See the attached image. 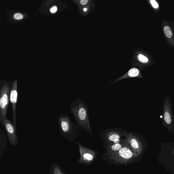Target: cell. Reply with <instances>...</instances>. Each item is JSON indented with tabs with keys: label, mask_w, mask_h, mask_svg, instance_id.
<instances>
[{
	"label": "cell",
	"mask_w": 174,
	"mask_h": 174,
	"mask_svg": "<svg viewBox=\"0 0 174 174\" xmlns=\"http://www.w3.org/2000/svg\"><path fill=\"white\" fill-rule=\"evenodd\" d=\"M125 141L134 152L140 155L143 153L144 150L143 142L136 134L129 132Z\"/></svg>",
	"instance_id": "obj_8"
},
{
	"label": "cell",
	"mask_w": 174,
	"mask_h": 174,
	"mask_svg": "<svg viewBox=\"0 0 174 174\" xmlns=\"http://www.w3.org/2000/svg\"><path fill=\"white\" fill-rule=\"evenodd\" d=\"M88 1V0H81L80 3L81 5H86Z\"/></svg>",
	"instance_id": "obj_20"
},
{
	"label": "cell",
	"mask_w": 174,
	"mask_h": 174,
	"mask_svg": "<svg viewBox=\"0 0 174 174\" xmlns=\"http://www.w3.org/2000/svg\"><path fill=\"white\" fill-rule=\"evenodd\" d=\"M76 144L78 145L80 158L78 162L82 165H89L95 160L97 153L95 151L81 145L79 142H76Z\"/></svg>",
	"instance_id": "obj_6"
},
{
	"label": "cell",
	"mask_w": 174,
	"mask_h": 174,
	"mask_svg": "<svg viewBox=\"0 0 174 174\" xmlns=\"http://www.w3.org/2000/svg\"><path fill=\"white\" fill-rule=\"evenodd\" d=\"M58 121L61 134L69 141L73 142L79 135V128L77 125L72 121L69 116L61 114L58 116Z\"/></svg>",
	"instance_id": "obj_3"
},
{
	"label": "cell",
	"mask_w": 174,
	"mask_h": 174,
	"mask_svg": "<svg viewBox=\"0 0 174 174\" xmlns=\"http://www.w3.org/2000/svg\"><path fill=\"white\" fill-rule=\"evenodd\" d=\"M138 60L140 62L144 63H147L148 61V59L147 57L141 54L139 55L138 56Z\"/></svg>",
	"instance_id": "obj_16"
},
{
	"label": "cell",
	"mask_w": 174,
	"mask_h": 174,
	"mask_svg": "<svg viewBox=\"0 0 174 174\" xmlns=\"http://www.w3.org/2000/svg\"><path fill=\"white\" fill-rule=\"evenodd\" d=\"M14 18L16 20H20L23 18V16L20 13H17L14 14Z\"/></svg>",
	"instance_id": "obj_18"
},
{
	"label": "cell",
	"mask_w": 174,
	"mask_h": 174,
	"mask_svg": "<svg viewBox=\"0 0 174 174\" xmlns=\"http://www.w3.org/2000/svg\"><path fill=\"white\" fill-rule=\"evenodd\" d=\"M129 132L117 127L101 131L100 136L105 149L109 146L125 141Z\"/></svg>",
	"instance_id": "obj_4"
},
{
	"label": "cell",
	"mask_w": 174,
	"mask_h": 174,
	"mask_svg": "<svg viewBox=\"0 0 174 174\" xmlns=\"http://www.w3.org/2000/svg\"><path fill=\"white\" fill-rule=\"evenodd\" d=\"M172 154H173L174 155V149L173 150Z\"/></svg>",
	"instance_id": "obj_22"
},
{
	"label": "cell",
	"mask_w": 174,
	"mask_h": 174,
	"mask_svg": "<svg viewBox=\"0 0 174 174\" xmlns=\"http://www.w3.org/2000/svg\"><path fill=\"white\" fill-rule=\"evenodd\" d=\"M12 82L1 80L0 83V123L2 125L7 118Z\"/></svg>",
	"instance_id": "obj_5"
},
{
	"label": "cell",
	"mask_w": 174,
	"mask_h": 174,
	"mask_svg": "<svg viewBox=\"0 0 174 174\" xmlns=\"http://www.w3.org/2000/svg\"><path fill=\"white\" fill-rule=\"evenodd\" d=\"M164 31L165 34L168 38H171L173 36V33H172L171 28L168 26H165L164 28Z\"/></svg>",
	"instance_id": "obj_15"
},
{
	"label": "cell",
	"mask_w": 174,
	"mask_h": 174,
	"mask_svg": "<svg viewBox=\"0 0 174 174\" xmlns=\"http://www.w3.org/2000/svg\"><path fill=\"white\" fill-rule=\"evenodd\" d=\"M150 2L153 8L155 9L158 8V5L156 1H154V0H151V1H150Z\"/></svg>",
	"instance_id": "obj_17"
},
{
	"label": "cell",
	"mask_w": 174,
	"mask_h": 174,
	"mask_svg": "<svg viewBox=\"0 0 174 174\" xmlns=\"http://www.w3.org/2000/svg\"><path fill=\"white\" fill-rule=\"evenodd\" d=\"M49 174H68L58 163L53 162L50 168Z\"/></svg>",
	"instance_id": "obj_13"
},
{
	"label": "cell",
	"mask_w": 174,
	"mask_h": 174,
	"mask_svg": "<svg viewBox=\"0 0 174 174\" xmlns=\"http://www.w3.org/2000/svg\"><path fill=\"white\" fill-rule=\"evenodd\" d=\"M8 138L9 143L13 146L18 145V140L16 133V127H15L11 121L7 119H5L2 125Z\"/></svg>",
	"instance_id": "obj_9"
},
{
	"label": "cell",
	"mask_w": 174,
	"mask_h": 174,
	"mask_svg": "<svg viewBox=\"0 0 174 174\" xmlns=\"http://www.w3.org/2000/svg\"><path fill=\"white\" fill-rule=\"evenodd\" d=\"M163 123L168 131L171 132L174 129V120L170 100L165 98L164 103Z\"/></svg>",
	"instance_id": "obj_7"
},
{
	"label": "cell",
	"mask_w": 174,
	"mask_h": 174,
	"mask_svg": "<svg viewBox=\"0 0 174 174\" xmlns=\"http://www.w3.org/2000/svg\"><path fill=\"white\" fill-rule=\"evenodd\" d=\"M140 71L138 69L136 68H132L129 70L128 73H127V75L123 76L120 78L115 80H114L111 83H110V85L115 83L117 81L121 80L127 78H134L139 76L140 75Z\"/></svg>",
	"instance_id": "obj_14"
},
{
	"label": "cell",
	"mask_w": 174,
	"mask_h": 174,
	"mask_svg": "<svg viewBox=\"0 0 174 174\" xmlns=\"http://www.w3.org/2000/svg\"><path fill=\"white\" fill-rule=\"evenodd\" d=\"M69 111L74 118L80 129H83L92 136L88 106L81 99H76L70 105Z\"/></svg>",
	"instance_id": "obj_2"
},
{
	"label": "cell",
	"mask_w": 174,
	"mask_h": 174,
	"mask_svg": "<svg viewBox=\"0 0 174 174\" xmlns=\"http://www.w3.org/2000/svg\"><path fill=\"white\" fill-rule=\"evenodd\" d=\"M18 96V80L16 79L12 82V86L10 90V100L11 103L12 112L13 123L16 127V105Z\"/></svg>",
	"instance_id": "obj_10"
},
{
	"label": "cell",
	"mask_w": 174,
	"mask_h": 174,
	"mask_svg": "<svg viewBox=\"0 0 174 174\" xmlns=\"http://www.w3.org/2000/svg\"><path fill=\"white\" fill-rule=\"evenodd\" d=\"M126 144V142L125 141L107 146L105 148L106 150V152L103 154L108 155L116 152L119 150L123 146H124Z\"/></svg>",
	"instance_id": "obj_11"
},
{
	"label": "cell",
	"mask_w": 174,
	"mask_h": 174,
	"mask_svg": "<svg viewBox=\"0 0 174 174\" xmlns=\"http://www.w3.org/2000/svg\"><path fill=\"white\" fill-rule=\"evenodd\" d=\"M57 8L56 6H53L51 8L50 11L52 13H55L57 12Z\"/></svg>",
	"instance_id": "obj_19"
},
{
	"label": "cell",
	"mask_w": 174,
	"mask_h": 174,
	"mask_svg": "<svg viewBox=\"0 0 174 174\" xmlns=\"http://www.w3.org/2000/svg\"><path fill=\"white\" fill-rule=\"evenodd\" d=\"M87 9L86 8H84L83 9V10L84 11H87Z\"/></svg>",
	"instance_id": "obj_21"
},
{
	"label": "cell",
	"mask_w": 174,
	"mask_h": 174,
	"mask_svg": "<svg viewBox=\"0 0 174 174\" xmlns=\"http://www.w3.org/2000/svg\"><path fill=\"white\" fill-rule=\"evenodd\" d=\"M140 155L135 153L128 144L123 146L119 150L102 156L108 164L117 166H127L137 161Z\"/></svg>",
	"instance_id": "obj_1"
},
{
	"label": "cell",
	"mask_w": 174,
	"mask_h": 174,
	"mask_svg": "<svg viewBox=\"0 0 174 174\" xmlns=\"http://www.w3.org/2000/svg\"><path fill=\"white\" fill-rule=\"evenodd\" d=\"M7 145V141L6 136L2 129H0V157L1 158L6 150Z\"/></svg>",
	"instance_id": "obj_12"
}]
</instances>
